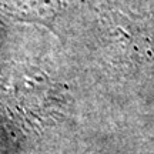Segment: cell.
Returning a JSON list of instances; mask_svg holds the SVG:
<instances>
[{
	"instance_id": "6da1fadb",
	"label": "cell",
	"mask_w": 154,
	"mask_h": 154,
	"mask_svg": "<svg viewBox=\"0 0 154 154\" xmlns=\"http://www.w3.org/2000/svg\"><path fill=\"white\" fill-rule=\"evenodd\" d=\"M64 0H0V10L14 20L51 27Z\"/></svg>"
}]
</instances>
